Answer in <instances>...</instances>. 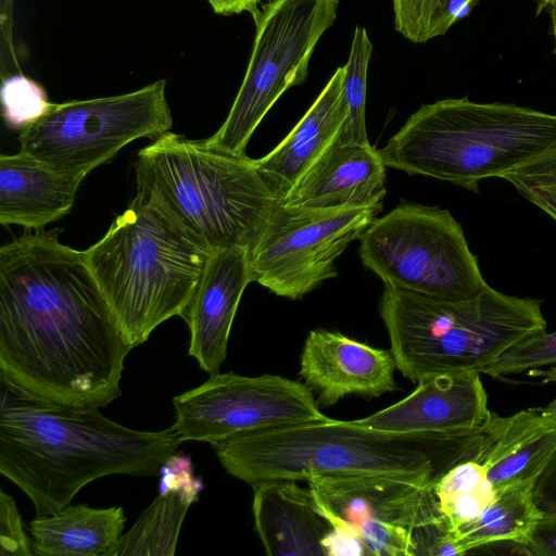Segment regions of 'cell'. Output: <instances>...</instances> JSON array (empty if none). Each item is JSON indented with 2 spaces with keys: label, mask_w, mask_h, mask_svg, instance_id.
I'll use <instances>...</instances> for the list:
<instances>
[{
  "label": "cell",
  "mask_w": 556,
  "mask_h": 556,
  "mask_svg": "<svg viewBox=\"0 0 556 556\" xmlns=\"http://www.w3.org/2000/svg\"><path fill=\"white\" fill-rule=\"evenodd\" d=\"M59 235L27 230L0 249V377L49 402L105 407L122 395L132 349L85 251Z\"/></svg>",
  "instance_id": "1"
},
{
  "label": "cell",
  "mask_w": 556,
  "mask_h": 556,
  "mask_svg": "<svg viewBox=\"0 0 556 556\" xmlns=\"http://www.w3.org/2000/svg\"><path fill=\"white\" fill-rule=\"evenodd\" d=\"M0 384V473L29 497L36 516L58 513L99 478L157 476L182 443L173 426L137 430L97 407L49 402L2 377Z\"/></svg>",
  "instance_id": "2"
},
{
  "label": "cell",
  "mask_w": 556,
  "mask_h": 556,
  "mask_svg": "<svg viewBox=\"0 0 556 556\" xmlns=\"http://www.w3.org/2000/svg\"><path fill=\"white\" fill-rule=\"evenodd\" d=\"M479 427L399 433L330 418L240 434L212 448L229 475L251 485L274 479L371 475L435 484L450 468L472 459Z\"/></svg>",
  "instance_id": "3"
},
{
  "label": "cell",
  "mask_w": 556,
  "mask_h": 556,
  "mask_svg": "<svg viewBox=\"0 0 556 556\" xmlns=\"http://www.w3.org/2000/svg\"><path fill=\"white\" fill-rule=\"evenodd\" d=\"M556 151V114L513 103L448 98L421 105L378 149L387 167L451 182L477 193Z\"/></svg>",
  "instance_id": "4"
},
{
  "label": "cell",
  "mask_w": 556,
  "mask_h": 556,
  "mask_svg": "<svg viewBox=\"0 0 556 556\" xmlns=\"http://www.w3.org/2000/svg\"><path fill=\"white\" fill-rule=\"evenodd\" d=\"M137 193L211 251L250 249L281 199L255 160L167 131L134 164Z\"/></svg>",
  "instance_id": "5"
},
{
  "label": "cell",
  "mask_w": 556,
  "mask_h": 556,
  "mask_svg": "<svg viewBox=\"0 0 556 556\" xmlns=\"http://www.w3.org/2000/svg\"><path fill=\"white\" fill-rule=\"evenodd\" d=\"M212 251L140 194L85 251L114 323L134 349L185 316Z\"/></svg>",
  "instance_id": "6"
},
{
  "label": "cell",
  "mask_w": 556,
  "mask_h": 556,
  "mask_svg": "<svg viewBox=\"0 0 556 556\" xmlns=\"http://www.w3.org/2000/svg\"><path fill=\"white\" fill-rule=\"evenodd\" d=\"M379 313L396 368L413 382L478 371L518 341L545 331L541 301L488 287L459 301L384 286Z\"/></svg>",
  "instance_id": "7"
},
{
  "label": "cell",
  "mask_w": 556,
  "mask_h": 556,
  "mask_svg": "<svg viewBox=\"0 0 556 556\" xmlns=\"http://www.w3.org/2000/svg\"><path fill=\"white\" fill-rule=\"evenodd\" d=\"M359 241L363 265L384 286L448 301L472 299L489 287L448 210L402 202L375 218Z\"/></svg>",
  "instance_id": "8"
},
{
  "label": "cell",
  "mask_w": 556,
  "mask_h": 556,
  "mask_svg": "<svg viewBox=\"0 0 556 556\" xmlns=\"http://www.w3.org/2000/svg\"><path fill=\"white\" fill-rule=\"evenodd\" d=\"M340 0H269L252 15L255 36L248 67L229 113L207 147L236 156L262 119L291 87L302 85L314 50L337 20Z\"/></svg>",
  "instance_id": "9"
},
{
  "label": "cell",
  "mask_w": 556,
  "mask_h": 556,
  "mask_svg": "<svg viewBox=\"0 0 556 556\" xmlns=\"http://www.w3.org/2000/svg\"><path fill=\"white\" fill-rule=\"evenodd\" d=\"M166 80L131 92L53 103L40 119L21 130L20 151L62 172L88 176L140 138L170 130Z\"/></svg>",
  "instance_id": "10"
},
{
  "label": "cell",
  "mask_w": 556,
  "mask_h": 556,
  "mask_svg": "<svg viewBox=\"0 0 556 556\" xmlns=\"http://www.w3.org/2000/svg\"><path fill=\"white\" fill-rule=\"evenodd\" d=\"M380 211L303 208L280 203L248 250L251 281L278 296L301 299L338 276L337 260Z\"/></svg>",
  "instance_id": "11"
},
{
  "label": "cell",
  "mask_w": 556,
  "mask_h": 556,
  "mask_svg": "<svg viewBox=\"0 0 556 556\" xmlns=\"http://www.w3.org/2000/svg\"><path fill=\"white\" fill-rule=\"evenodd\" d=\"M323 516L363 540L369 555L416 556L424 529L446 523L433 483L405 476H320L307 481ZM448 526V525H447Z\"/></svg>",
  "instance_id": "12"
},
{
  "label": "cell",
  "mask_w": 556,
  "mask_h": 556,
  "mask_svg": "<svg viewBox=\"0 0 556 556\" xmlns=\"http://www.w3.org/2000/svg\"><path fill=\"white\" fill-rule=\"evenodd\" d=\"M172 425L182 442L211 445L240 434L324 421L311 388L281 376L215 372L173 399Z\"/></svg>",
  "instance_id": "13"
},
{
  "label": "cell",
  "mask_w": 556,
  "mask_h": 556,
  "mask_svg": "<svg viewBox=\"0 0 556 556\" xmlns=\"http://www.w3.org/2000/svg\"><path fill=\"white\" fill-rule=\"evenodd\" d=\"M395 368L391 350L324 329L308 333L300 357V375L323 406L351 394L374 397L395 391Z\"/></svg>",
  "instance_id": "14"
},
{
  "label": "cell",
  "mask_w": 556,
  "mask_h": 556,
  "mask_svg": "<svg viewBox=\"0 0 556 556\" xmlns=\"http://www.w3.org/2000/svg\"><path fill=\"white\" fill-rule=\"evenodd\" d=\"M490 413L480 372L463 371L424 378L405 399L356 421L399 433L455 432L481 426Z\"/></svg>",
  "instance_id": "15"
},
{
  "label": "cell",
  "mask_w": 556,
  "mask_h": 556,
  "mask_svg": "<svg viewBox=\"0 0 556 556\" xmlns=\"http://www.w3.org/2000/svg\"><path fill=\"white\" fill-rule=\"evenodd\" d=\"M250 282L248 249L212 251L184 316L190 333L188 355L210 375L219 372L227 356L231 326Z\"/></svg>",
  "instance_id": "16"
},
{
  "label": "cell",
  "mask_w": 556,
  "mask_h": 556,
  "mask_svg": "<svg viewBox=\"0 0 556 556\" xmlns=\"http://www.w3.org/2000/svg\"><path fill=\"white\" fill-rule=\"evenodd\" d=\"M387 166L370 144L337 139L281 199L303 208L379 207L387 188Z\"/></svg>",
  "instance_id": "17"
},
{
  "label": "cell",
  "mask_w": 556,
  "mask_h": 556,
  "mask_svg": "<svg viewBox=\"0 0 556 556\" xmlns=\"http://www.w3.org/2000/svg\"><path fill=\"white\" fill-rule=\"evenodd\" d=\"M83 175L59 170L22 151L0 155V224L45 228L67 215Z\"/></svg>",
  "instance_id": "18"
},
{
  "label": "cell",
  "mask_w": 556,
  "mask_h": 556,
  "mask_svg": "<svg viewBox=\"0 0 556 556\" xmlns=\"http://www.w3.org/2000/svg\"><path fill=\"white\" fill-rule=\"evenodd\" d=\"M253 486L255 531L269 556H325L323 539L332 529L308 489L274 479Z\"/></svg>",
  "instance_id": "19"
},
{
  "label": "cell",
  "mask_w": 556,
  "mask_h": 556,
  "mask_svg": "<svg viewBox=\"0 0 556 556\" xmlns=\"http://www.w3.org/2000/svg\"><path fill=\"white\" fill-rule=\"evenodd\" d=\"M345 66L338 67L291 131L265 156L258 170L282 199L338 138L348 117L343 94Z\"/></svg>",
  "instance_id": "20"
},
{
  "label": "cell",
  "mask_w": 556,
  "mask_h": 556,
  "mask_svg": "<svg viewBox=\"0 0 556 556\" xmlns=\"http://www.w3.org/2000/svg\"><path fill=\"white\" fill-rule=\"evenodd\" d=\"M125 523L123 506L96 508L70 504L30 521L33 552L37 556H110Z\"/></svg>",
  "instance_id": "21"
},
{
  "label": "cell",
  "mask_w": 556,
  "mask_h": 556,
  "mask_svg": "<svg viewBox=\"0 0 556 556\" xmlns=\"http://www.w3.org/2000/svg\"><path fill=\"white\" fill-rule=\"evenodd\" d=\"M536 481L510 485L472 520L450 532L457 555L496 543H511L522 548L529 543L542 519L533 489Z\"/></svg>",
  "instance_id": "22"
},
{
  "label": "cell",
  "mask_w": 556,
  "mask_h": 556,
  "mask_svg": "<svg viewBox=\"0 0 556 556\" xmlns=\"http://www.w3.org/2000/svg\"><path fill=\"white\" fill-rule=\"evenodd\" d=\"M197 501L182 491L160 490L131 529L122 535L110 556H173L186 514Z\"/></svg>",
  "instance_id": "23"
},
{
  "label": "cell",
  "mask_w": 556,
  "mask_h": 556,
  "mask_svg": "<svg viewBox=\"0 0 556 556\" xmlns=\"http://www.w3.org/2000/svg\"><path fill=\"white\" fill-rule=\"evenodd\" d=\"M450 532L475 519L496 496L482 465L465 460L450 468L433 485Z\"/></svg>",
  "instance_id": "24"
},
{
  "label": "cell",
  "mask_w": 556,
  "mask_h": 556,
  "mask_svg": "<svg viewBox=\"0 0 556 556\" xmlns=\"http://www.w3.org/2000/svg\"><path fill=\"white\" fill-rule=\"evenodd\" d=\"M395 30L414 43L445 35L480 0H391Z\"/></svg>",
  "instance_id": "25"
},
{
  "label": "cell",
  "mask_w": 556,
  "mask_h": 556,
  "mask_svg": "<svg viewBox=\"0 0 556 556\" xmlns=\"http://www.w3.org/2000/svg\"><path fill=\"white\" fill-rule=\"evenodd\" d=\"M372 43L365 27L353 33L345 66L343 94L348 108L346 121L337 138L341 143L370 144L366 131L367 76Z\"/></svg>",
  "instance_id": "26"
},
{
  "label": "cell",
  "mask_w": 556,
  "mask_h": 556,
  "mask_svg": "<svg viewBox=\"0 0 556 556\" xmlns=\"http://www.w3.org/2000/svg\"><path fill=\"white\" fill-rule=\"evenodd\" d=\"M556 452V428L526 443L485 470L495 493L517 483L536 481Z\"/></svg>",
  "instance_id": "27"
},
{
  "label": "cell",
  "mask_w": 556,
  "mask_h": 556,
  "mask_svg": "<svg viewBox=\"0 0 556 556\" xmlns=\"http://www.w3.org/2000/svg\"><path fill=\"white\" fill-rule=\"evenodd\" d=\"M1 104L4 123L18 130L40 119L53 105L42 86L22 73L2 78Z\"/></svg>",
  "instance_id": "28"
},
{
  "label": "cell",
  "mask_w": 556,
  "mask_h": 556,
  "mask_svg": "<svg viewBox=\"0 0 556 556\" xmlns=\"http://www.w3.org/2000/svg\"><path fill=\"white\" fill-rule=\"evenodd\" d=\"M502 178L556 222V151L506 173Z\"/></svg>",
  "instance_id": "29"
},
{
  "label": "cell",
  "mask_w": 556,
  "mask_h": 556,
  "mask_svg": "<svg viewBox=\"0 0 556 556\" xmlns=\"http://www.w3.org/2000/svg\"><path fill=\"white\" fill-rule=\"evenodd\" d=\"M556 364V331L529 336L503 352L481 372L491 377L519 374Z\"/></svg>",
  "instance_id": "30"
},
{
  "label": "cell",
  "mask_w": 556,
  "mask_h": 556,
  "mask_svg": "<svg viewBox=\"0 0 556 556\" xmlns=\"http://www.w3.org/2000/svg\"><path fill=\"white\" fill-rule=\"evenodd\" d=\"M0 555L33 556L31 540L26 534L14 498L0 491Z\"/></svg>",
  "instance_id": "31"
},
{
  "label": "cell",
  "mask_w": 556,
  "mask_h": 556,
  "mask_svg": "<svg viewBox=\"0 0 556 556\" xmlns=\"http://www.w3.org/2000/svg\"><path fill=\"white\" fill-rule=\"evenodd\" d=\"M160 476V490L182 491L199 501L204 484L202 479L194 475L193 464L189 456L174 453L162 465Z\"/></svg>",
  "instance_id": "32"
},
{
  "label": "cell",
  "mask_w": 556,
  "mask_h": 556,
  "mask_svg": "<svg viewBox=\"0 0 556 556\" xmlns=\"http://www.w3.org/2000/svg\"><path fill=\"white\" fill-rule=\"evenodd\" d=\"M332 529L321 541L325 556H365L369 555L363 540L354 531L331 525Z\"/></svg>",
  "instance_id": "33"
},
{
  "label": "cell",
  "mask_w": 556,
  "mask_h": 556,
  "mask_svg": "<svg viewBox=\"0 0 556 556\" xmlns=\"http://www.w3.org/2000/svg\"><path fill=\"white\" fill-rule=\"evenodd\" d=\"M533 497L543 516L556 514V452L536 479Z\"/></svg>",
  "instance_id": "34"
},
{
  "label": "cell",
  "mask_w": 556,
  "mask_h": 556,
  "mask_svg": "<svg viewBox=\"0 0 556 556\" xmlns=\"http://www.w3.org/2000/svg\"><path fill=\"white\" fill-rule=\"evenodd\" d=\"M525 554L556 556V514L544 515L531 540L523 547Z\"/></svg>",
  "instance_id": "35"
},
{
  "label": "cell",
  "mask_w": 556,
  "mask_h": 556,
  "mask_svg": "<svg viewBox=\"0 0 556 556\" xmlns=\"http://www.w3.org/2000/svg\"><path fill=\"white\" fill-rule=\"evenodd\" d=\"M213 12L218 15L229 16L244 12L253 15L258 10L260 0H205Z\"/></svg>",
  "instance_id": "36"
},
{
  "label": "cell",
  "mask_w": 556,
  "mask_h": 556,
  "mask_svg": "<svg viewBox=\"0 0 556 556\" xmlns=\"http://www.w3.org/2000/svg\"><path fill=\"white\" fill-rule=\"evenodd\" d=\"M551 28L554 40V53L556 55V2L549 8Z\"/></svg>",
  "instance_id": "37"
},
{
  "label": "cell",
  "mask_w": 556,
  "mask_h": 556,
  "mask_svg": "<svg viewBox=\"0 0 556 556\" xmlns=\"http://www.w3.org/2000/svg\"><path fill=\"white\" fill-rule=\"evenodd\" d=\"M555 2H556V0H536L538 13H540L545 8H551Z\"/></svg>",
  "instance_id": "38"
}]
</instances>
